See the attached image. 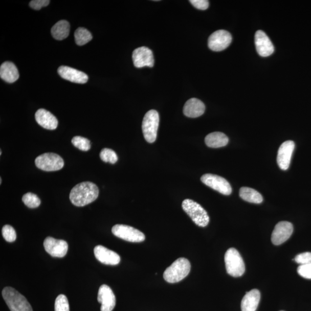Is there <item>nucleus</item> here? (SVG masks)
<instances>
[{
  "label": "nucleus",
  "mask_w": 311,
  "mask_h": 311,
  "mask_svg": "<svg viewBox=\"0 0 311 311\" xmlns=\"http://www.w3.org/2000/svg\"><path fill=\"white\" fill-rule=\"evenodd\" d=\"M260 299V294L258 290H253L247 292L241 301V311H256Z\"/></svg>",
  "instance_id": "412c9836"
},
{
  "label": "nucleus",
  "mask_w": 311,
  "mask_h": 311,
  "mask_svg": "<svg viewBox=\"0 0 311 311\" xmlns=\"http://www.w3.org/2000/svg\"><path fill=\"white\" fill-rule=\"evenodd\" d=\"M294 260L300 265L311 263V253L306 252L297 255Z\"/></svg>",
  "instance_id": "473e14b6"
},
{
  "label": "nucleus",
  "mask_w": 311,
  "mask_h": 311,
  "mask_svg": "<svg viewBox=\"0 0 311 311\" xmlns=\"http://www.w3.org/2000/svg\"><path fill=\"white\" fill-rule=\"evenodd\" d=\"M55 311H70L67 297L64 295H59L55 301Z\"/></svg>",
  "instance_id": "c756f323"
},
{
  "label": "nucleus",
  "mask_w": 311,
  "mask_h": 311,
  "mask_svg": "<svg viewBox=\"0 0 311 311\" xmlns=\"http://www.w3.org/2000/svg\"><path fill=\"white\" fill-rule=\"evenodd\" d=\"M2 179L1 178V179H0V184H2Z\"/></svg>",
  "instance_id": "c9c22d12"
},
{
  "label": "nucleus",
  "mask_w": 311,
  "mask_h": 311,
  "mask_svg": "<svg viewBox=\"0 0 311 311\" xmlns=\"http://www.w3.org/2000/svg\"><path fill=\"white\" fill-rule=\"evenodd\" d=\"M3 236L7 241L12 243L16 239V233L15 229L10 225L4 226L2 229Z\"/></svg>",
  "instance_id": "7c9ffc66"
},
{
  "label": "nucleus",
  "mask_w": 311,
  "mask_h": 311,
  "mask_svg": "<svg viewBox=\"0 0 311 311\" xmlns=\"http://www.w3.org/2000/svg\"><path fill=\"white\" fill-rule=\"evenodd\" d=\"M58 73L63 79L78 84H85L88 80V76L85 73L70 66H61Z\"/></svg>",
  "instance_id": "f3484780"
},
{
  "label": "nucleus",
  "mask_w": 311,
  "mask_h": 311,
  "mask_svg": "<svg viewBox=\"0 0 311 311\" xmlns=\"http://www.w3.org/2000/svg\"><path fill=\"white\" fill-rule=\"evenodd\" d=\"M232 42V36L226 30H218L209 36L208 47L214 52H221L227 49Z\"/></svg>",
  "instance_id": "9d476101"
},
{
  "label": "nucleus",
  "mask_w": 311,
  "mask_h": 311,
  "mask_svg": "<svg viewBox=\"0 0 311 311\" xmlns=\"http://www.w3.org/2000/svg\"><path fill=\"white\" fill-rule=\"evenodd\" d=\"M191 264L188 259L180 258L169 266L164 272L163 277L167 282L173 283L180 282L188 276Z\"/></svg>",
  "instance_id": "f03ea898"
},
{
  "label": "nucleus",
  "mask_w": 311,
  "mask_h": 311,
  "mask_svg": "<svg viewBox=\"0 0 311 311\" xmlns=\"http://www.w3.org/2000/svg\"><path fill=\"white\" fill-rule=\"evenodd\" d=\"M159 113L154 109L146 113L142 124L144 138L149 143H153L157 140L159 126Z\"/></svg>",
  "instance_id": "423d86ee"
},
{
  "label": "nucleus",
  "mask_w": 311,
  "mask_h": 311,
  "mask_svg": "<svg viewBox=\"0 0 311 311\" xmlns=\"http://www.w3.org/2000/svg\"><path fill=\"white\" fill-rule=\"evenodd\" d=\"M132 61L136 68L146 66L152 68L154 65V59L152 50L148 48L141 47L134 50L132 56Z\"/></svg>",
  "instance_id": "ddd939ff"
},
{
  "label": "nucleus",
  "mask_w": 311,
  "mask_h": 311,
  "mask_svg": "<svg viewBox=\"0 0 311 311\" xmlns=\"http://www.w3.org/2000/svg\"><path fill=\"white\" fill-rule=\"evenodd\" d=\"M72 143L75 147L82 151H88L91 149L90 141L83 137L75 136L73 137Z\"/></svg>",
  "instance_id": "cd10ccee"
},
{
  "label": "nucleus",
  "mask_w": 311,
  "mask_h": 311,
  "mask_svg": "<svg viewBox=\"0 0 311 311\" xmlns=\"http://www.w3.org/2000/svg\"><path fill=\"white\" fill-rule=\"evenodd\" d=\"M295 148L293 141H286L279 148L277 154V163L282 170H286L290 167L292 156Z\"/></svg>",
  "instance_id": "4468645a"
},
{
  "label": "nucleus",
  "mask_w": 311,
  "mask_h": 311,
  "mask_svg": "<svg viewBox=\"0 0 311 311\" xmlns=\"http://www.w3.org/2000/svg\"><path fill=\"white\" fill-rule=\"evenodd\" d=\"M2 294L4 300L11 311H33L26 297L14 288L4 287Z\"/></svg>",
  "instance_id": "7ed1b4c3"
},
{
  "label": "nucleus",
  "mask_w": 311,
  "mask_h": 311,
  "mask_svg": "<svg viewBox=\"0 0 311 311\" xmlns=\"http://www.w3.org/2000/svg\"><path fill=\"white\" fill-rule=\"evenodd\" d=\"M94 254L100 262L107 265H117L121 261V258L114 251L109 250L102 246H96Z\"/></svg>",
  "instance_id": "a211bd4d"
},
{
  "label": "nucleus",
  "mask_w": 311,
  "mask_h": 311,
  "mask_svg": "<svg viewBox=\"0 0 311 311\" xmlns=\"http://www.w3.org/2000/svg\"><path fill=\"white\" fill-rule=\"evenodd\" d=\"M0 77L7 83H13L19 79V73L14 63L5 62L0 67Z\"/></svg>",
  "instance_id": "4be33fe9"
},
{
  "label": "nucleus",
  "mask_w": 311,
  "mask_h": 311,
  "mask_svg": "<svg viewBox=\"0 0 311 311\" xmlns=\"http://www.w3.org/2000/svg\"><path fill=\"white\" fill-rule=\"evenodd\" d=\"M75 42L77 45L83 46L93 39L90 32L83 27L77 29L75 33Z\"/></svg>",
  "instance_id": "a878e982"
},
{
  "label": "nucleus",
  "mask_w": 311,
  "mask_h": 311,
  "mask_svg": "<svg viewBox=\"0 0 311 311\" xmlns=\"http://www.w3.org/2000/svg\"><path fill=\"white\" fill-rule=\"evenodd\" d=\"M50 2L49 0H33L30 3V6L35 10H39L42 7L48 6Z\"/></svg>",
  "instance_id": "72a5a7b5"
},
{
  "label": "nucleus",
  "mask_w": 311,
  "mask_h": 311,
  "mask_svg": "<svg viewBox=\"0 0 311 311\" xmlns=\"http://www.w3.org/2000/svg\"><path fill=\"white\" fill-rule=\"evenodd\" d=\"M43 246L46 251L53 257L63 258L66 255L68 250V245L66 241L56 239L52 237L45 239Z\"/></svg>",
  "instance_id": "9b49d317"
},
{
  "label": "nucleus",
  "mask_w": 311,
  "mask_h": 311,
  "mask_svg": "<svg viewBox=\"0 0 311 311\" xmlns=\"http://www.w3.org/2000/svg\"><path fill=\"white\" fill-rule=\"evenodd\" d=\"M98 301L101 304V311H112L116 304V296L111 288L107 285H102L100 287Z\"/></svg>",
  "instance_id": "2eb2a0df"
},
{
  "label": "nucleus",
  "mask_w": 311,
  "mask_h": 311,
  "mask_svg": "<svg viewBox=\"0 0 311 311\" xmlns=\"http://www.w3.org/2000/svg\"><path fill=\"white\" fill-rule=\"evenodd\" d=\"M201 180L205 185L223 195H229L232 193L230 183L223 177L207 173L201 177Z\"/></svg>",
  "instance_id": "1a4fd4ad"
},
{
  "label": "nucleus",
  "mask_w": 311,
  "mask_h": 311,
  "mask_svg": "<svg viewBox=\"0 0 311 311\" xmlns=\"http://www.w3.org/2000/svg\"><path fill=\"white\" fill-rule=\"evenodd\" d=\"M22 201L27 207L31 209L38 208L40 205V200L38 196L31 193L25 194L23 196Z\"/></svg>",
  "instance_id": "bb28decb"
},
{
  "label": "nucleus",
  "mask_w": 311,
  "mask_h": 311,
  "mask_svg": "<svg viewBox=\"0 0 311 311\" xmlns=\"http://www.w3.org/2000/svg\"><path fill=\"white\" fill-rule=\"evenodd\" d=\"M255 43L259 56L267 57L273 53L274 48L271 39L261 30L257 31L255 35Z\"/></svg>",
  "instance_id": "dca6fc26"
},
{
  "label": "nucleus",
  "mask_w": 311,
  "mask_h": 311,
  "mask_svg": "<svg viewBox=\"0 0 311 311\" xmlns=\"http://www.w3.org/2000/svg\"><path fill=\"white\" fill-rule=\"evenodd\" d=\"M281 311H283V310H281Z\"/></svg>",
  "instance_id": "e433bc0d"
},
{
  "label": "nucleus",
  "mask_w": 311,
  "mask_h": 311,
  "mask_svg": "<svg viewBox=\"0 0 311 311\" xmlns=\"http://www.w3.org/2000/svg\"><path fill=\"white\" fill-rule=\"evenodd\" d=\"M51 32L54 39L59 40L65 39L70 34V24L66 20L59 21L52 27Z\"/></svg>",
  "instance_id": "b1692460"
},
{
  "label": "nucleus",
  "mask_w": 311,
  "mask_h": 311,
  "mask_svg": "<svg viewBox=\"0 0 311 311\" xmlns=\"http://www.w3.org/2000/svg\"><path fill=\"white\" fill-rule=\"evenodd\" d=\"M205 111L204 103L196 98L187 100L184 107L185 116L189 118H197L203 116Z\"/></svg>",
  "instance_id": "aec40b11"
},
{
  "label": "nucleus",
  "mask_w": 311,
  "mask_h": 311,
  "mask_svg": "<svg viewBox=\"0 0 311 311\" xmlns=\"http://www.w3.org/2000/svg\"><path fill=\"white\" fill-rule=\"evenodd\" d=\"M205 144L210 148H218L226 146L229 142L228 137L221 132H213L205 137Z\"/></svg>",
  "instance_id": "5701e85b"
},
{
  "label": "nucleus",
  "mask_w": 311,
  "mask_h": 311,
  "mask_svg": "<svg viewBox=\"0 0 311 311\" xmlns=\"http://www.w3.org/2000/svg\"><path fill=\"white\" fill-rule=\"evenodd\" d=\"M35 120L38 124L48 130H55L58 126L57 119L53 114L43 108H40L35 114Z\"/></svg>",
  "instance_id": "6ab92c4d"
},
{
  "label": "nucleus",
  "mask_w": 311,
  "mask_h": 311,
  "mask_svg": "<svg viewBox=\"0 0 311 311\" xmlns=\"http://www.w3.org/2000/svg\"><path fill=\"white\" fill-rule=\"evenodd\" d=\"M224 260L228 274L233 277H239L243 275L245 272V264L238 251L234 248L228 249Z\"/></svg>",
  "instance_id": "39448f33"
},
{
  "label": "nucleus",
  "mask_w": 311,
  "mask_h": 311,
  "mask_svg": "<svg viewBox=\"0 0 311 311\" xmlns=\"http://www.w3.org/2000/svg\"><path fill=\"white\" fill-rule=\"evenodd\" d=\"M99 189L94 183L84 182L77 185L72 189L70 195L71 203L76 207H84L97 199Z\"/></svg>",
  "instance_id": "f257e3e1"
},
{
  "label": "nucleus",
  "mask_w": 311,
  "mask_h": 311,
  "mask_svg": "<svg viewBox=\"0 0 311 311\" xmlns=\"http://www.w3.org/2000/svg\"><path fill=\"white\" fill-rule=\"evenodd\" d=\"M241 199L250 203L259 204L263 202V196L259 192L250 187H243L240 190Z\"/></svg>",
  "instance_id": "393cba45"
},
{
  "label": "nucleus",
  "mask_w": 311,
  "mask_h": 311,
  "mask_svg": "<svg viewBox=\"0 0 311 311\" xmlns=\"http://www.w3.org/2000/svg\"><path fill=\"white\" fill-rule=\"evenodd\" d=\"M100 158L105 163L115 164L118 161L117 153L111 149H103L100 153Z\"/></svg>",
  "instance_id": "c85d7f7f"
},
{
  "label": "nucleus",
  "mask_w": 311,
  "mask_h": 311,
  "mask_svg": "<svg viewBox=\"0 0 311 311\" xmlns=\"http://www.w3.org/2000/svg\"><path fill=\"white\" fill-rule=\"evenodd\" d=\"M299 275L305 279H311V263L300 265L297 269Z\"/></svg>",
  "instance_id": "2f4dec72"
},
{
  "label": "nucleus",
  "mask_w": 311,
  "mask_h": 311,
  "mask_svg": "<svg viewBox=\"0 0 311 311\" xmlns=\"http://www.w3.org/2000/svg\"><path fill=\"white\" fill-rule=\"evenodd\" d=\"M112 232L119 238L132 243H140L145 239V236L143 232L134 227L123 224L114 226L112 228Z\"/></svg>",
  "instance_id": "6e6552de"
},
{
  "label": "nucleus",
  "mask_w": 311,
  "mask_h": 311,
  "mask_svg": "<svg viewBox=\"0 0 311 311\" xmlns=\"http://www.w3.org/2000/svg\"><path fill=\"white\" fill-rule=\"evenodd\" d=\"M190 2L195 8L200 10H207L209 5L207 0H190Z\"/></svg>",
  "instance_id": "f704fd0d"
},
{
  "label": "nucleus",
  "mask_w": 311,
  "mask_h": 311,
  "mask_svg": "<svg viewBox=\"0 0 311 311\" xmlns=\"http://www.w3.org/2000/svg\"><path fill=\"white\" fill-rule=\"evenodd\" d=\"M293 232L294 226L292 223L287 221L278 223L272 233V243L276 246L282 245L290 238Z\"/></svg>",
  "instance_id": "f8f14e48"
},
{
  "label": "nucleus",
  "mask_w": 311,
  "mask_h": 311,
  "mask_svg": "<svg viewBox=\"0 0 311 311\" xmlns=\"http://www.w3.org/2000/svg\"><path fill=\"white\" fill-rule=\"evenodd\" d=\"M35 165L45 171L60 170L64 166L62 158L57 154L47 153L39 156L35 159Z\"/></svg>",
  "instance_id": "0eeeda50"
},
{
  "label": "nucleus",
  "mask_w": 311,
  "mask_h": 311,
  "mask_svg": "<svg viewBox=\"0 0 311 311\" xmlns=\"http://www.w3.org/2000/svg\"><path fill=\"white\" fill-rule=\"evenodd\" d=\"M182 208L196 226L205 227L208 225L210 221L209 215L197 203L191 199H186L183 201Z\"/></svg>",
  "instance_id": "20e7f679"
}]
</instances>
